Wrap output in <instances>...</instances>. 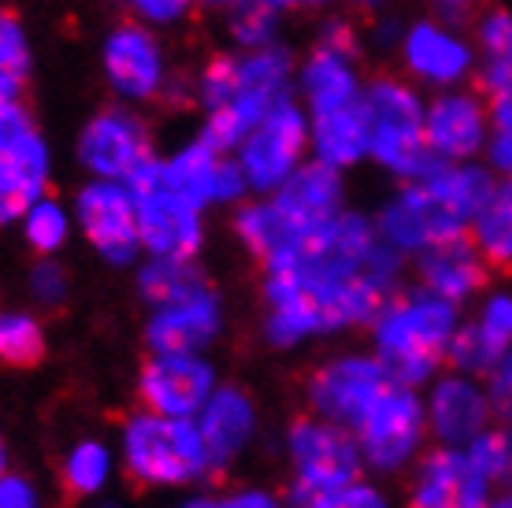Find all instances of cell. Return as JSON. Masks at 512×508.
Returning a JSON list of instances; mask_svg holds the SVG:
<instances>
[{
    "mask_svg": "<svg viewBox=\"0 0 512 508\" xmlns=\"http://www.w3.org/2000/svg\"><path fill=\"white\" fill-rule=\"evenodd\" d=\"M264 267L268 334L286 345L379 316L397 279V249L364 216L338 212Z\"/></svg>",
    "mask_w": 512,
    "mask_h": 508,
    "instance_id": "6da1fadb",
    "label": "cell"
},
{
    "mask_svg": "<svg viewBox=\"0 0 512 508\" xmlns=\"http://www.w3.org/2000/svg\"><path fill=\"white\" fill-rule=\"evenodd\" d=\"M490 190L494 182L483 167L435 164L386 204L379 216V234L397 253H423L431 245L461 238L468 234Z\"/></svg>",
    "mask_w": 512,
    "mask_h": 508,
    "instance_id": "7a4b0ae2",
    "label": "cell"
},
{
    "mask_svg": "<svg viewBox=\"0 0 512 508\" xmlns=\"http://www.w3.org/2000/svg\"><path fill=\"white\" fill-rule=\"evenodd\" d=\"M294 64L279 45L242 49L234 56H212L197 78V101L205 104V138L219 149H238L245 134L268 115L271 104L290 97Z\"/></svg>",
    "mask_w": 512,
    "mask_h": 508,
    "instance_id": "3957f363",
    "label": "cell"
},
{
    "mask_svg": "<svg viewBox=\"0 0 512 508\" xmlns=\"http://www.w3.org/2000/svg\"><path fill=\"white\" fill-rule=\"evenodd\" d=\"M379 360L401 386L423 382L442 364L453 338V301L431 290L397 297L379 312Z\"/></svg>",
    "mask_w": 512,
    "mask_h": 508,
    "instance_id": "277c9868",
    "label": "cell"
},
{
    "mask_svg": "<svg viewBox=\"0 0 512 508\" xmlns=\"http://www.w3.org/2000/svg\"><path fill=\"white\" fill-rule=\"evenodd\" d=\"M364 115H368V156L401 178H420L438 164L427 149L423 134V97L405 78L383 75L364 89Z\"/></svg>",
    "mask_w": 512,
    "mask_h": 508,
    "instance_id": "5b68a950",
    "label": "cell"
},
{
    "mask_svg": "<svg viewBox=\"0 0 512 508\" xmlns=\"http://www.w3.org/2000/svg\"><path fill=\"white\" fill-rule=\"evenodd\" d=\"M127 471L141 486H175L212 468L205 438L190 420L175 416H138L127 423Z\"/></svg>",
    "mask_w": 512,
    "mask_h": 508,
    "instance_id": "8992f818",
    "label": "cell"
},
{
    "mask_svg": "<svg viewBox=\"0 0 512 508\" xmlns=\"http://www.w3.org/2000/svg\"><path fill=\"white\" fill-rule=\"evenodd\" d=\"M138 208V234L141 245L153 256H175L193 260L201 249V204H193L186 193H179L164 175V160H149L138 175L127 178Z\"/></svg>",
    "mask_w": 512,
    "mask_h": 508,
    "instance_id": "52a82bcc",
    "label": "cell"
},
{
    "mask_svg": "<svg viewBox=\"0 0 512 508\" xmlns=\"http://www.w3.org/2000/svg\"><path fill=\"white\" fill-rule=\"evenodd\" d=\"M308 153V112L294 97H282L271 104L268 115L256 123L245 141L238 145V164L249 182V190L275 193L305 164Z\"/></svg>",
    "mask_w": 512,
    "mask_h": 508,
    "instance_id": "ba28073f",
    "label": "cell"
},
{
    "mask_svg": "<svg viewBox=\"0 0 512 508\" xmlns=\"http://www.w3.org/2000/svg\"><path fill=\"white\" fill-rule=\"evenodd\" d=\"M49 149L23 101L0 108V227L23 219L26 208L45 197Z\"/></svg>",
    "mask_w": 512,
    "mask_h": 508,
    "instance_id": "9c48e42d",
    "label": "cell"
},
{
    "mask_svg": "<svg viewBox=\"0 0 512 508\" xmlns=\"http://www.w3.org/2000/svg\"><path fill=\"white\" fill-rule=\"evenodd\" d=\"M78 160L97 178L127 182L149 160H156L149 127L130 108H104L82 130V138H78Z\"/></svg>",
    "mask_w": 512,
    "mask_h": 508,
    "instance_id": "30bf717a",
    "label": "cell"
},
{
    "mask_svg": "<svg viewBox=\"0 0 512 508\" xmlns=\"http://www.w3.org/2000/svg\"><path fill=\"white\" fill-rule=\"evenodd\" d=\"M104 78L116 89L119 101L145 104L164 97L167 56L156 34L145 23L116 26L104 41Z\"/></svg>",
    "mask_w": 512,
    "mask_h": 508,
    "instance_id": "8fae6325",
    "label": "cell"
},
{
    "mask_svg": "<svg viewBox=\"0 0 512 508\" xmlns=\"http://www.w3.org/2000/svg\"><path fill=\"white\" fill-rule=\"evenodd\" d=\"M290 457L297 464V490H327L353 483L360 471V449L342 423L297 420L290 431Z\"/></svg>",
    "mask_w": 512,
    "mask_h": 508,
    "instance_id": "7c38bea8",
    "label": "cell"
},
{
    "mask_svg": "<svg viewBox=\"0 0 512 508\" xmlns=\"http://www.w3.org/2000/svg\"><path fill=\"white\" fill-rule=\"evenodd\" d=\"M78 223L93 249L112 264H127L141 249L138 208H134V193L127 182H112V178L90 182L78 193Z\"/></svg>",
    "mask_w": 512,
    "mask_h": 508,
    "instance_id": "4fadbf2b",
    "label": "cell"
},
{
    "mask_svg": "<svg viewBox=\"0 0 512 508\" xmlns=\"http://www.w3.org/2000/svg\"><path fill=\"white\" fill-rule=\"evenodd\" d=\"M360 453L372 460L375 468H401L412 457L423 431L420 401L401 386L390 382L383 394L375 397L372 408L360 416Z\"/></svg>",
    "mask_w": 512,
    "mask_h": 508,
    "instance_id": "5bb4252c",
    "label": "cell"
},
{
    "mask_svg": "<svg viewBox=\"0 0 512 508\" xmlns=\"http://www.w3.org/2000/svg\"><path fill=\"white\" fill-rule=\"evenodd\" d=\"M487 101L464 93V89H442L435 101L423 108V134L427 149L438 164H464L487 145Z\"/></svg>",
    "mask_w": 512,
    "mask_h": 508,
    "instance_id": "9a60e30c",
    "label": "cell"
},
{
    "mask_svg": "<svg viewBox=\"0 0 512 508\" xmlns=\"http://www.w3.org/2000/svg\"><path fill=\"white\" fill-rule=\"evenodd\" d=\"M164 175L167 182L179 193H186L193 204H223V201H238L249 182L242 175V164L238 156H227V149H219L216 141H208L205 134L193 138L190 145H182L179 153L164 160Z\"/></svg>",
    "mask_w": 512,
    "mask_h": 508,
    "instance_id": "2e32d148",
    "label": "cell"
},
{
    "mask_svg": "<svg viewBox=\"0 0 512 508\" xmlns=\"http://www.w3.org/2000/svg\"><path fill=\"white\" fill-rule=\"evenodd\" d=\"M390 371L383 360L353 356V360H334L312 379V408H320L323 420L357 427L360 416L372 408V401L390 386Z\"/></svg>",
    "mask_w": 512,
    "mask_h": 508,
    "instance_id": "e0dca14e",
    "label": "cell"
},
{
    "mask_svg": "<svg viewBox=\"0 0 512 508\" xmlns=\"http://www.w3.org/2000/svg\"><path fill=\"white\" fill-rule=\"evenodd\" d=\"M212 397V371L190 353H160L141 371V401L156 416L186 420Z\"/></svg>",
    "mask_w": 512,
    "mask_h": 508,
    "instance_id": "ac0fdd59",
    "label": "cell"
},
{
    "mask_svg": "<svg viewBox=\"0 0 512 508\" xmlns=\"http://www.w3.org/2000/svg\"><path fill=\"white\" fill-rule=\"evenodd\" d=\"M401 56L412 78H420L427 86L453 89L472 75V49L461 34H453L442 23H416L401 38Z\"/></svg>",
    "mask_w": 512,
    "mask_h": 508,
    "instance_id": "d6986e66",
    "label": "cell"
},
{
    "mask_svg": "<svg viewBox=\"0 0 512 508\" xmlns=\"http://www.w3.org/2000/svg\"><path fill=\"white\" fill-rule=\"evenodd\" d=\"M271 204L297 234H308L342 212V175H338V167L323 164V160L301 164L271 193Z\"/></svg>",
    "mask_w": 512,
    "mask_h": 508,
    "instance_id": "ffe728a7",
    "label": "cell"
},
{
    "mask_svg": "<svg viewBox=\"0 0 512 508\" xmlns=\"http://www.w3.org/2000/svg\"><path fill=\"white\" fill-rule=\"evenodd\" d=\"M409 508H487V479L464 453H427Z\"/></svg>",
    "mask_w": 512,
    "mask_h": 508,
    "instance_id": "44dd1931",
    "label": "cell"
},
{
    "mask_svg": "<svg viewBox=\"0 0 512 508\" xmlns=\"http://www.w3.org/2000/svg\"><path fill=\"white\" fill-rule=\"evenodd\" d=\"M487 267L490 264L475 249L472 238L461 234V238H449L442 245L423 249L420 279H423V290H431L435 297L461 301V297L487 286Z\"/></svg>",
    "mask_w": 512,
    "mask_h": 508,
    "instance_id": "7402d4cb",
    "label": "cell"
},
{
    "mask_svg": "<svg viewBox=\"0 0 512 508\" xmlns=\"http://www.w3.org/2000/svg\"><path fill=\"white\" fill-rule=\"evenodd\" d=\"M357 56L349 52H334L327 45H316V52L301 67V104L308 115L334 112V108H349L364 97L357 75Z\"/></svg>",
    "mask_w": 512,
    "mask_h": 508,
    "instance_id": "603a6c76",
    "label": "cell"
},
{
    "mask_svg": "<svg viewBox=\"0 0 512 508\" xmlns=\"http://www.w3.org/2000/svg\"><path fill=\"white\" fill-rule=\"evenodd\" d=\"M219 331V301L212 290H201L175 301V305H160L156 319L149 323V345L156 353H193L212 334Z\"/></svg>",
    "mask_w": 512,
    "mask_h": 508,
    "instance_id": "cb8c5ba5",
    "label": "cell"
},
{
    "mask_svg": "<svg viewBox=\"0 0 512 508\" xmlns=\"http://www.w3.org/2000/svg\"><path fill=\"white\" fill-rule=\"evenodd\" d=\"M308 149L316 160L331 167H353L357 160L368 156V115L364 104H349V108H334V112L308 115Z\"/></svg>",
    "mask_w": 512,
    "mask_h": 508,
    "instance_id": "d4e9b609",
    "label": "cell"
},
{
    "mask_svg": "<svg viewBox=\"0 0 512 508\" xmlns=\"http://www.w3.org/2000/svg\"><path fill=\"white\" fill-rule=\"evenodd\" d=\"M201 438H205L212 468L227 464L253 431V405L238 390H219L201 405Z\"/></svg>",
    "mask_w": 512,
    "mask_h": 508,
    "instance_id": "484cf974",
    "label": "cell"
},
{
    "mask_svg": "<svg viewBox=\"0 0 512 508\" xmlns=\"http://www.w3.org/2000/svg\"><path fill=\"white\" fill-rule=\"evenodd\" d=\"M431 420H435L438 438L446 442H472L483 434L490 420V401L472 382L446 379L431 397Z\"/></svg>",
    "mask_w": 512,
    "mask_h": 508,
    "instance_id": "4316f807",
    "label": "cell"
},
{
    "mask_svg": "<svg viewBox=\"0 0 512 508\" xmlns=\"http://www.w3.org/2000/svg\"><path fill=\"white\" fill-rule=\"evenodd\" d=\"M472 242L490 267L512 271V175L490 190L472 219Z\"/></svg>",
    "mask_w": 512,
    "mask_h": 508,
    "instance_id": "83f0119b",
    "label": "cell"
},
{
    "mask_svg": "<svg viewBox=\"0 0 512 508\" xmlns=\"http://www.w3.org/2000/svg\"><path fill=\"white\" fill-rule=\"evenodd\" d=\"M208 290L205 275L193 267V260H175V256H153V264H145L141 271V293L160 305H175L186 301L193 293Z\"/></svg>",
    "mask_w": 512,
    "mask_h": 508,
    "instance_id": "f1b7e54d",
    "label": "cell"
},
{
    "mask_svg": "<svg viewBox=\"0 0 512 508\" xmlns=\"http://www.w3.org/2000/svg\"><path fill=\"white\" fill-rule=\"evenodd\" d=\"M479 78L487 93L512 86V15L501 8L479 23Z\"/></svg>",
    "mask_w": 512,
    "mask_h": 508,
    "instance_id": "f546056e",
    "label": "cell"
},
{
    "mask_svg": "<svg viewBox=\"0 0 512 508\" xmlns=\"http://www.w3.org/2000/svg\"><path fill=\"white\" fill-rule=\"evenodd\" d=\"M45 360V334L30 316H0V364L15 371L38 368Z\"/></svg>",
    "mask_w": 512,
    "mask_h": 508,
    "instance_id": "4dcf8cb0",
    "label": "cell"
},
{
    "mask_svg": "<svg viewBox=\"0 0 512 508\" xmlns=\"http://www.w3.org/2000/svg\"><path fill=\"white\" fill-rule=\"evenodd\" d=\"M487 153L490 164L512 175V86L487 93Z\"/></svg>",
    "mask_w": 512,
    "mask_h": 508,
    "instance_id": "1f68e13d",
    "label": "cell"
},
{
    "mask_svg": "<svg viewBox=\"0 0 512 508\" xmlns=\"http://www.w3.org/2000/svg\"><path fill=\"white\" fill-rule=\"evenodd\" d=\"M23 227H26V242L34 245L41 256H49L67 242V227H71V223H67V212L60 204L49 201V197H41V201H34L26 208Z\"/></svg>",
    "mask_w": 512,
    "mask_h": 508,
    "instance_id": "d6a6232c",
    "label": "cell"
},
{
    "mask_svg": "<svg viewBox=\"0 0 512 508\" xmlns=\"http://www.w3.org/2000/svg\"><path fill=\"white\" fill-rule=\"evenodd\" d=\"M275 26H279V12L260 4V0H245L231 12V34L238 41V49H268V45H275Z\"/></svg>",
    "mask_w": 512,
    "mask_h": 508,
    "instance_id": "836d02e7",
    "label": "cell"
},
{
    "mask_svg": "<svg viewBox=\"0 0 512 508\" xmlns=\"http://www.w3.org/2000/svg\"><path fill=\"white\" fill-rule=\"evenodd\" d=\"M104 471H108V453H104L101 445L97 442L78 445L64 468L67 494H90V490H97L104 483Z\"/></svg>",
    "mask_w": 512,
    "mask_h": 508,
    "instance_id": "e575fe53",
    "label": "cell"
},
{
    "mask_svg": "<svg viewBox=\"0 0 512 508\" xmlns=\"http://www.w3.org/2000/svg\"><path fill=\"white\" fill-rule=\"evenodd\" d=\"M297 508H386V505L372 486L353 479V483L327 486V490H308V494L297 490Z\"/></svg>",
    "mask_w": 512,
    "mask_h": 508,
    "instance_id": "d590c367",
    "label": "cell"
},
{
    "mask_svg": "<svg viewBox=\"0 0 512 508\" xmlns=\"http://www.w3.org/2000/svg\"><path fill=\"white\" fill-rule=\"evenodd\" d=\"M446 356L453 360V368H461V371H494L501 360L498 349L483 338L479 323H475V327H464L461 334H453Z\"/></svg>",
    "mask_w": 512,
    "mask_h": 508,
    "instance_id": "8d00e7d4",
    "label": "cell"
},
{
    "mask_svg": "<svg viewBox=\"0 0 512 508\" xmlns=\"http://www.w3.org/2000/svg\"><path fill=\"white\" fill-rule=\"evenodd\" d=\"M26 67H30V41H26L23 23L0 8V71L23 78Z\"/></svg>",
    "mask_w": 512,
    "mask_h": 508,
    "instance_id": "74e56055",
    "label": "cell"
},
{
    "mask_svg": "<svg viewBox=\"0 0 512 508\" xmlns=\"http://www.w3.org/2000/svg\"><path fill=\"white\" fill-rule=\"evenodd\" d=\"M468 460L479 468V475H483L487 483L490 479H505V475H509V464H512L509 438H501V434H479V438H472Z\"/></svg>",
    "mask_w": 512,
    "mask_h": 508,
    "instance_id": "f35d334b",
    "label": "cell"
},
{
    "mask_svg": "<svg viewBox=\"0 0 512 508\" xmlns=\"http://www.w3.org/2000/svg\"><path fill=\"white\" fill-rule=\"evenodd\" d=\"M479 331L487 338L501 356L509 353V342H512V297H494L479 319Z\"/></svg>",
    "mask_w": 512,
    "mask_h": 508,
    "instance_id": "ab89813d",
    "label": "cell"
},
{
    "mask_svg": "<svg viewBox=\"0 0 512 508\" xmlns=\"http://www.w3.org/2000/svg\"><path fill=\"white\" fill-rule=\"evenodd\" d=\"M127 8L145 26H171L179 23V19H186L193 0H127Z\"/></svg>",
    "mask_w": 512,
    "mask_h": 508,
    "instance_id": "60d3db41",
    "label": "cell"
},
{
    "mask_svg": "<svg viewBox=\"0 0 512 508\" xmlns=\"http://www.w3.org/2000/svg\"><path fill=\"white\" fill-rule=\"evenodd\" d=\"M30 286H34V293H38L45 305H60V301H64V290H67V279H64V271L52 264V260H45V264L34 267Z\"/></svg>",
    "mask_w": 512,
    "mask_h": 508,
    "instance_id": "b9f144b4",
    "label": "cell"
},
{
    "mask_svg": "<svg viewBox=\"0 0 512 508\" xmlns=\"http://www.w3.org/2000/svg\"><path fill=\"white\" fill-rule=\"evenodd\" d=\"M0 508H38V501L23 479H0Z\"/></svg>",
    "mask_w": 512,
    "mask_h": 508,
    "instance_id": "7bdbcfd3",
    "label": "cell"
},
{
    "mask_svg": "<svg viewBox=\"0 0 512 508\" xmlns=\"http://www.w3.org/2000/svg\"><path fill=\"white\" fill-rule=\"evenodd\" d=\"M320 45L334 52H349V56H357V34H353V26L346 23H331L327 30L320 34Z\"/></svg>",
    "mask_w": 512,
    "mask_h": 508,
    "instance_id": "ee69618b",
    "label": "cell"
},
{
    "mask_svg": "<svg viewBox=\"0 0 512 508\" xmlns=\"http://www.w3.org/2000/svg\"><path fill=\"white\" fill-rule=\"evenodd\" d=\"M186 508H279L268 494H234L227 501H190Z\"/></svg>",
    "mask_w": 512,
    "mask_h": 508,
    "instance_id": "f6af8a7d",
    "label": "cell"
},
{
    "mask_svg": "<svg viewBox=\"0 0 512 508\" xmlns=\"http://www.w3.org/2000/svg\"><path fill=\"white\" fill-rule=\"evenodd\" d=\"M512 394V349L498 360V368H494V397L498 401H509Z\"/></svg>",
    "mask_w": 512,
    "mask_h": 508,
    "instance_id": "bcb514c9",
    "label": "cell"
},
{
    "mask_svg": "<svg viewBox=\"0 0 512 508\" xmlns=\"http://www.w3.org/2000/svg\"><path fill=\"white\" fill-rule=\"evenodd\" d=\"M19 86H23V78L0 71V108H4V104H12V101H19Z\"/></svg>",
    "mask_w": 512,
    "mask_h": 508,
    "instance_id": "7dc6e473",
    "label": "cell"
},
{
    "mask_svg": "<svg viewBox=\"0 0 512 508\" xmlns=\"http://www.w3.org/2000/svg\"><path fill=\"white\" fill-rule=\"evenodd\" d=\"M275 12H286V8H312V4H327V0H260Z\"/></svg>",
    "mask_w": 512,
    "mask_h": 508,
    "instance_id": "c3c4849f",
    "label": "cell"
},
{
    "mask_svg": "<svg viewBox=\"0 0 512 508\" xmlns=\"http://www.w3.org/2000/svg\"><path fill=\"white\" fill-rule=\"evenodd\" d=\"M442 12H449V15H464L468 8H472L475 0H435Z\"/></svg>",
    "mask_w": 512,
    "mask_h": 508,
    "instance_id": "681fc988",
    "label": "cell"
},
{
    "mask_svg": "<svg viewBox=\"0 0 512 508\" xmlns=\"http://www.w3.org/2000/svg\"><path fill=\"white\" fill-rule=\"evenodd\" d=\"M205 4H212V8H238V4H245V0H205Z\"/></svg>",
    "mask_w": 512,
    "mask_h": 508,
    "instance_id": "f907efd6",
    "label": "cell"
},
{
    "mask_svg": "<svg viewBox=\"0 0 512 508\" xmlns=\"http://www.w3.org/2000/svg\"><path fill=\"white\" fill-rule=\"evenodd\" d=\"M490 508H512V494H509V497H501V501H494Z\"/></svg>",
    "mask_w": 512,
    "mask_h": 508,
    "instance_id": "816d5d0a",
    "label": "cell"
},
{
    "mask_svg": "<svg viewBox=\"0 0 512 508\" xmlns=\"http://www.w3.org/2000/svg\"><path fill=\"white\" fill-rule=\"evenodd\" d=\"M357 4H364V8H375V4H383V0H357Z\"/></svg>",
    "mask_w": 512,
    "mask_h": 508,
    "instance_id": "f5cc1de1",
    "label": "cell"
},
{
    "mask_svg": "<svg viewBox=\"0 0 512 508\" xmlns=\"http://www.w3.org/2000/svg\"><path fill=\"white\" fill-rule=\"evenodd\" d=\"M0 471H4V449H0Z\"/></svg>",
    "mask_w": 512,
    "mask_h": 508,
    "instance_id": "db71d44e",
    "label": "cell"
},
{
    "mask_svg": "<svg viewBox=\"0 0 512 508\" xmlns=\"http://www.w3.org/2000/svg\"><path fill=\"white\" fill-rule=\"evenodd\" d=\"M505 405H509V416H512V394H509V401H505Z\"/></svg>",
    "mask_w": 512,
    "mask_h": 508,
    "instance_id": "11a10c76",
    "label": "cell"
}]
</instances>
